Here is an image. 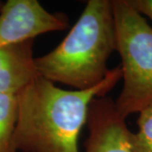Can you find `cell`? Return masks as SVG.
Here are the masks:
<instances>
[{"label": "cell", "mask_w": 152, "mask_h": 152, "mask_svg": "<svg viewBox=\"0 0 152 152\" xmlns=\"http://www.w3.org/2000/svg\"><path fill=\"white\" fill-rule=\"evenodd\" d=\"M118 66L102 81L86 90L68 91L41 76L16 95L18 114L14 146L23 152H80L79 138L91 103L122 79Z\"/></svg>", "instance_id": "cell-1"}, {"label": "cell", "mask_w": 152, "mask_h": 152, "mask_svg": "<svg viewBox=\"0 0 152 152\" xmlns=\"http://www.w3.org/2000/svg\"><path fill=\"white\" fill-rule=\"evenodd\" d=\"M117 51L111 0H89L64 39L35 58L38 75L76 90L96 86L108 74L107 61Z\"/></svg>", "instance_id": "cell-2"}, {"label": "cell", "mask_w": 152, "mask_h": 152, "mask_svg": "<svg viewBox=\"0 0 152 152\" xmlns=\"http://www.w3.org/2000/svg\"><path fill=\"white\" fill-rule=\"evenodd\" d=\"M123 88L115 106L126 118L152 102V26L129 0H112Z\"/></svg>", "instance_id": "cell-3"}, {"label": "cell", "mask_w": 152, "mask_h": 152, "mask_svg": "<svg viewBox=\"0 0 152 152\" xmlns=\"http://www.w3.org/2000/svg\"><path fill=\"white\" fill-rule=\"evenodd\" d=\"M69 27L62 13H50L37 0H8L0 10V46L34 40Z\"/></svg>", "instance_id": "cell-4"}, {"label": "cell", "mask_w": 152, "mask_h": 152, "mask_svg": "<svg viewBox=\"0 0 152 152\" xmlns=\"http://www.w3.org/2000/svg\"><path fill=\"white\" fill-rule=\"evenodd\" d=\"M125 119L118 113L112 98H95L88 113L86 152H136L133 133Z\"/></svg>", "instance_id": "cell-5"}, {"label": "cell", "mask_w": 152, "mask_h": 152, "mask_svg": "<svg viewBox=\"0 0 152 152\" xmlns=\"http://www.w3.org/2000/svg\"><path fill=\"white\" fill-rule=\"evenodd\" d=\"M33 42L0 46V93L17 95L38 76Z\"/></svg>", "instance_id": "cell-6"}, {"label": "cell", "mask_w": 152, "mask_h": 152, "mask_svg": "<svg viewBox=\"0 0 152 152\" xmlns=\"http://www.w3.org/2000/svg\"><path fill=\"white\" fill-rule=\"evenodd\" d=\"M17 114L16 95L0 93V152H17L14 146Z\"/></svg>", "instance_id": "cell-7"}, {"label": "cell", "mask_w": 152, "mask_h": 152, "mask_svg": "<svg viewBox=\"0 0 152 152\" xmlns=\"http://www.w3.org/2000/svg\"><path fill=\"white\" fill-rule=\"evenodd\" d=\"M138 130L133 133L136 152H152V102L140 113Z\"/></svg>", "instance_id": "cell-8"}, {"label": "cell", "mask_w": 152, "mask_h": 152, "mask_svg": "<svg viewBox=\"0 0 152 152\" xmlns=\"http://www.w3.org/2000/svg\"><path fill=\"white\" fill-rule=\"evenodd\" d=\"M129 2L140 14L152 21V0H129Z\"/></svg>", "instance_id": "cell-9"}, {"label": "cell", "mask_w": 152, "mask_h": 152, "mask_svg": "<svg viewBox=\"0 0 152 152\" xmlns=\"http://www.w3.org/2000/svg\"><path fill=\"white\" fill-rule=\"evenodd\" d=\"M3 4H4L0 1V10H1V9H2V6H3Z\"/></svg>", "instance_id": "cell-10"}]
</instances>
